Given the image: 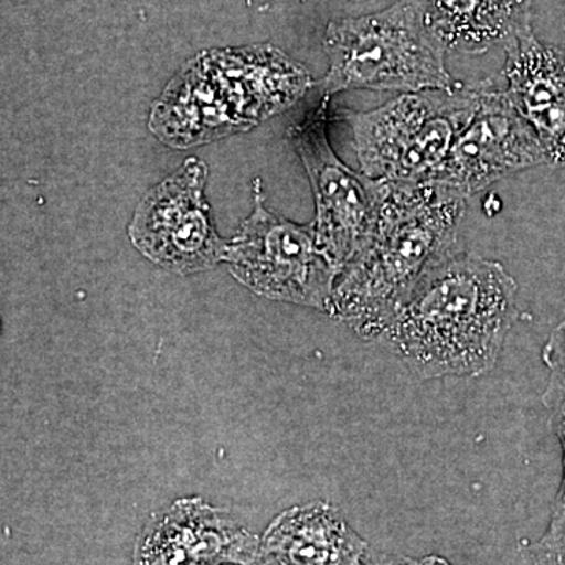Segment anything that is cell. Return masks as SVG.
I'll return each instance as SVG.
<instances>
[{
    "label": "cell",
    "mask_w": 565,
    "mask_h": 565,
    "mask_svg": "<svg viewBox=\"0 0 565 565\" xmlns=\"http://www.w3.org/2000/svg\"><path fill=\"white\" fill-rule=\"evenodd\" d=\"M519 286L503 264L463 250L427 275L375 343L424 381L478 377L497 366Z\"/></svg>",
    "instance_id": "cell-1"
},
{
    "label": "cell",
    "mask_w": 565,
    "mask_h": 565,
    "mask_svg": "<svg viewBox=\"0 0 565 565\" xmlns=\"http://www.w3.org/2000/svg\"><path fill=\"white\" fill-rule=\"evenodd\" d=\"M465 202L437 182H386L373 239L338 277L330 315L377 341L419 282L460 252Z\"/></svg>",
    "instance_id": "cell-2"
},
{
    "label": "cell",
    "mask_w": 565,
    "mask_h": 565,
    "mask_svg": "<svg viewBox=\"0 0 565 565\" xmlns=\"http://www.w3.org/2000/svg\"><path fill=\"white\" fill-rule=\"evenodd\" d=\"M323 51L330 66L321 85L326 96L351 90L455 93L462 87L445 65L446 51L423 0H397L388 9L327 25Z\"/></svg>",
    "instance_id": "cell-3"
},
{
    "label": "cell",
    "mask_w": 565,
    "mask_h": 565,
    "mask_svg": "<svg viewBox=\"0 0 565 565\" xmlns=\"http://www.w3.org/2000/svg\"><path fill=\"white\" fill-rule=\"evenodd\" d=\"M478 84L455 93H404L370 111L340 110L351 122L353 147L366 177L424 184L444 169L456 137L473 117Z\"/></svg>",
    "instance_id": "cell-4"
},
{
    "label": "cell",
    "mask_w": 565,
    "mask_h": 565,
    "mask_svg": "<svg viewBox=\"0 0 565 565\" xmlns=\"http://www.w3.org/2000/svg\"><path fill=\"white\" fill-rule=\"evenodd\" d=\"M230 273L266 299L303 305L330 315L337 267L319 247L315 223L299 225L267 210L259 181L255 210L226 247Z\"/></svg>",
    "instance_id": "cell-5"
},
{
    "label": "cell",
    "mask_w": 565,
    "mask_h": 565,
    "mask_svg": "<svg viewBox=\"0 0 565 565\" xmlns=\"http://www.w3.org/2000/svg\"><path fill=\"white\" fill-rule=\"evenodd\" d=\"M329 96L292 126L289 139L302 159L316 199L315 228L319 247L343 273L373 239L386 182L353 172L340 161L327 139Z\"/></svg>",
    "instance_id": "cell-6"
},
{
    "label": "cell",
    "mask_w": 565,
    "mask_h": 565,
    "mask_svg": "<svg viewBox=\"0 0 565 565\" xmlns=\"http://www.w3.org/2000/svg\"><path fill=\"white\" fill-rule=\"evenodd\" d=\"M206 178V163L189 158L134 212L129 225L134 247L170 273H203L225 259L228 243L215 232L204 199Z\"/></svg>",
    "instance_id": "cell-7"
},
{
    "label": "cell",
    "mask_w": 565,
    "mask_h": 565,
    "mask_svg": "<svg viewBox=\"0 0 565 565\" xmlns=\"http://www.w3.org/2000/svg\"><path fill=\"white\" fill-rule=\"evenodd\" d=\"M544 162L548 159L537 134L515 109L508 90L478 82L473 117L456 137L434 182L468 199L509 174Z\"/></svg>",
    "instance_id": "cell-8"
},
{
    "label": "cell",
    "mask_w": 565,
    "mask_h": 565,
    "mask_svg": "<svg viewBox=\"0 0 565 565\" xmlns=\"http://www.w3.org/2000/svg\"><path fill=\"white\" fill-rule=\"evenodd\" d=\"M132 565H266L262 537L202 498H181L150 516Z\"/></svg>",
    "instance_id": "cell-9"
},
{
    "label": "cell",
    "mask_w": 565,
    "mask_h": 565,
    "mask_svg": "<svg viewBox=\"0 0 565 565\" xmlns=\"http://www.w3.org/2000/svg\"><path fill=\"white\" fill-rule=\"evenodd\" d=\"M504 76L509 98L537 134L548 162L565 166V50L527 32L505 46Z\"/></svg>",
    "instance_id": "cell-10"
},
{
    "label": "cell",
    "mask_w": 565,
    "mask_h": 565,
    "mask_svg": "<svg viewBox=\"0 0 565 565\" xmlns=\"http://www.w3.org/2000/svg\"><path fill=\"white\" fill-rule=\"evenodd\" d=\"M203 55L250 129L292 107L313 85L303 65L270 44L211 50Z\"/></svg>",
    "instance_id": "cell-11"
},
{
    "label": "cell",
    "mask_w": 565,
    "mask_h": 565,
    "mask_svg": "<svg viewBox=\"0 0 565 565\" xmlns=\"http://www.w3.org/2000/svg\"><path fill=\"white\" fill-rule=\"evenodd\" d=\"M151 132L172 148L199 147L248 131L222 85L196 55L152 104Z\"/></svg>",
    "instance_id": "cell-12"
},
{
    "label": "cell",
    "mask_w": 565,
    "mask_h": 565,
    "mask_svg": "<svg viewBox=\"0 0 565 565\" xmlns=\"http://www.w3.org/2000/svg\"><path fill=\"white\" fill-rule=\"evenodd\" d=\"M266 565H364L370 545L334 505L315 501L275 516L262 535Z\"/></svg>",
    "instance_id": "cell-13"
},
{
    "label": "cell",
    "mask_w": 565,
    "mask_h": 565,
    "mask_svg": "<svg viewBox=\"0 0 565 565\" xmlns=\"http://www.w3.org/2000/svg\"><path fill=\"white\" fill-rule=\"evenodd\" d=\"M534 0H423L427 22L448 52L484 54L531 32Z\"/></svg>",
    "instance_id": "cell-14"
},
{
    "label": "cell",
    "mask_w": 565,
    "mask_h": 565,
    "mask_svg": "<svg viewBox=\"0 0 565 565\" xmlns=\"http://www.w3.org/2000/svg\"><path fill=\"white\" fill-rule=\"evenodd\" d=\"M542 360L548 370V384L542 394L550 426L563 448V478L553 504L552 515L565 525V319L550 334Z\"/></svg>",
    "instance_id": "cell-15"
},
{
    "label": "cell",
    "mask_w": 565,
    "mask_h": 565,
    "mask_svg": "<svg viewBox=\"0 0 565 565\" xmlns=\"http://www.w3.org/2000/svg\"><path fill=\"white\" fill-rule=\"evenodd\" d=\"M364 565H451L445 557L437 555H429L415 559V557L386 555V553H373L366 557Z\"/></svg>",
    "instance_id": "cell-16"
}]
</instances>
